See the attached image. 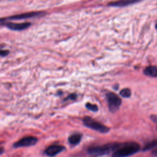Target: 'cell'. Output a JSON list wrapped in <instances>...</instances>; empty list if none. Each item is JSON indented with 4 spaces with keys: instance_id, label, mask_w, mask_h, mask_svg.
I'll return each mask as SVG.
<instances>
[{
    "instance_id": "5b68a950",
    "label": "cell",
    "mask_w": 157,
    "mask_h": 157,
    "mask_svg": "<svg viewBox=\"0 0 157 157\" xmlns=\"http://www.w3.org/2000/svg\"><path fill=\"white\" fill-rule=\"evenodd\" d=\"M45 12L43 11H37V12H27V13H23L18 15H15L13 16L8 17L6 18H1V22H6L8 20H22V19H26V18H34L36 17L43 16L44 15Z\"/></svg>"
},
{
    "instance_id": "d6986e66",
    "label": "cell",
    "mask_w": 157,
    "mask_h": 157,
    "mask_svg": "<svg viewBox=\"0 0 157 157\" xmlns=\"http://www.w3.org/2000/svg\"><path fill=\"white\" fill-rule=\"evenodd\" d=\"M155 28H156V29H157V23H156V26H155Z\"/></svg>"
},
{
    "instance_id": "9c48e42d",
    "label": "cell",
    "mask_w": 157,
    "mask_h": 157,
    "mask_svg": "<svg viewBox=\"0 0 157 157\" xmlns=\"http://www.w3.org/2000/svg\"><path fill=\"white\" fill-rule=\"evenodd\" d=\"M139 1H134V0H123V1H118L110 2L108 4V6H111V7H125L131 4H133L136 3H138Z\"/></svg>"
},
{
    "instance_id": "3957f363",
    "label": "cell",
    "mask_w": 157,
    "mask_h": 157,
    "mask_svg": "<svg viewBox=\"0 0 157 157\" xmlns=\"http://www.w3.org/2000/svg\"><path fill=\"white\" fill-rule=\"evenodd\" d=\"M83 123L86 127L99 132L101 133H108L110 131L109 128L95 120L90 117H85L83 119Z\"/></svg>"
},
{
    "instance_id": "9a60e30c",
    "label": "cell",
    "mask_w": 157,
    "mask_h": 157,
    "mask_svg": "<svg viewBox=\"0 0 157 157\" xmlns=\"http://www.w3.org/2000/svg\"><path fill=\"white\" fill-rule=\"evenodd\" d=\"M9 52L8 51H3V50H1V56H7L9 54Z\"/></svg>"
},
{
    "instance_id": "4fadbf2b",
    "label": "cell",
    "mask_w": 157,
    "mask_h": 157,
    "mask_svg": "<svg viewBox=\"0 0 157 157\" xmlns=\"http://www.w3.org/2000/svg\"><path fill=\"white\" fill-rule=\"evenodd\" d=\"M120 95L122 96L123 98H128L131 96V90L126 88V89H124L122 90L120 92Z\"/></svg>"
},
{
    "instance_id": "e0dca14e",
    "label": "cell",
    "mask_w": 157,
    "mask_h": 157,
    "mask_svg": "<svg viewBox=\"0 0 157 157\" xmlns=\"http://www.w3.org/2000/svg\"><path fill=\"white\" fill-rule=\"evenodd\" d=\"M152 154H153L155 156H156V157H157V149L153 150V151L152 152Z\"/></svg>"
},
{
    "instance_id": "52a82bcc",
    "label": "cell",
    "mask_w": 157,
    "mask_h": 157,
    "mask_svg": "<svg viewBox=\"0 0 157 157\" xmlns=\"http://www.w3.org/2000/svg\"><path fill=\"white\" fill-rule=\"evenodd\" d=\"M2 25H4L8 28L14 31H22L26 30L31 25V22H25L21 23H15L10 22H1Z\"/></svg>"
},
{
    "instance_id": "8fae6325",
    "label": "cell",
    "mask_w": 157,
    "mask_h": 157,
    "mask_svg": "<svg viewBox=\"0 0 157 157\" xmlns=\"http://www.w3.org/2000/svg\"><path fill=\"white\" fill-rule=\"evenodd\" d=\"M82 137V134L80 133H75L69 137L68 142L71 146H77L80 143Z\"/></svg>"
},
{
    "instance_id": "2e32d148",
    "label": "cell",
    "mask_w": 157,
    "mask_h": 157,
    "mask_svg": "<svg viewBox=\"0 0 157 157\" xmlns=\"http://www.w3.org/2000/svg\"><path fill=\"white\" fill-rule=\"evenodd\" d=\"M76 97H77V95H76V94H71V95H70L67 98L68 99L70 98L71 99H75L76 98Z\"/></svg>"
},
{
    "instance_id": "ffe728a7",
    "label": "cell",
    "mask_w": 157,
    "mask_h": 157,
    "mask_svg": "<svg viewBox=\"0 0 157 157\" xmlns=\"http://www.w3.org/2000/svg\"><path fill=\"white\" fill-rule=\"evenodd\" d=\"M156 129H157V127H156Z\"/></svg>"
},
{
    "instance_id": "7a4b0ae2",
    "label": "cell",
    "mask_w": 157,
    "mask_h": 157,
    "mask_svg": "<svg viewBox=\"0 0 157 157\" xmlns=\"http://www.w3.org/2000/svg\"><path fill=\"white\" fill-rule=\"evenodd\" d=\"M140 146L135 142L121 143L120 146L113 152L112 157H128L139 151Z\"/></svg>"
},
{
    "instance_id": "ac0fdd59",
    "label": "cell",
    "mask_w": 157,
    "mask_h": 157,
    "mask_svg": "<svg viewBox=\"0 0 157 157\" xmlns=\"http://www.w3.org/2000/svg\"><path fill=\"white\" fill-rule=\"evenodd\" d=\"M3 152H4V149H3V147H1V154L2 155Z\"/></svg>"
},
{
    "instance_id": "7c38bea8",
    "label": "cell",
    "mask_w": 157,
    "mask_h": 157,
    "mask_svg": "<svg viewBox=\"0 0 157 157\" xmlns=\"http://www.w3.org/2000/svg\"><path fill=\"white\" fill-rule=\"evenodd\" d=\"M156 147H157V140H153L149 142L146 144V146L143 149V151H147V150H151Z\"/></svg>"
},
{
    "instance_id": "30bf717a",
    "label": "cell",
    "mask_w": 157,
    "mask_h": 157,
    "mask_svg": "<svg viewBox=\"0 0 157 157\" xmlns=\"http://www.w3.org/2000/svg\"><path fill=\"white\" fill-rule=\"evenodd\" d=\"M144 74L147 76L157 77V66H149L144 70Z\"/></svg>"
},
{
    "instance_id": "6da1fadb",
    "label": "cell",
    "mask_w": 157,
    "mask_h": 157,
    "mask_svg": "<svg viewBox=\"0 0 157 157\" xmlns=\"http://www.w3.org/2000/svg\"><path fill=\"white\" fill-rule=\"evenodd\" d=\"M120 144L121 143L118 142H110L101 146H92L88 149V153L93 157L108 155L111 152H114Z\"/></svg>"
},
{
    "instance_id": "ba28073f",
    "label": "cell",
    "mask_w": 157,
    "mask_h": 157,
    "mask_svg": "<svg viewBox=\"0 0 157 157\" xmlns=\"http://www.w3.org/2000/svg\"><path fill=\"white\" fill-rule=\"evenodd\" d=\"M66 149V148L60 145H52L49 146L46 150L45 153L49 156H54L57 154L62 152Z\"/></svg>"
},
{
    "instance_id": "8992f818",
    "label": "cell",
    "mask_w": 157,
    "mask_h": 157,
    "mask_svg": "<svg viewBox=\"0 0 157 157\" xmlns=\"http://www.w3.org/2000/svg\"><path fill=\"white\" fill-rule=\"evenodd\" d=\"M38 139L36 137L33 136H27L25 137L22 139L18 141L14 144V147L15 148H20L24 147H30L34 146L37 142Z\"/></svg>"
},
{
    "instance_id": "5bb4252c",
    "label": "cell",
    "mask_w": 157,
    "mask_h": 157,
    "mask_svg": "<svg viewBox=\"0 0 157 157\" xmlns=\"http://www.w3.org/2000/svg\"><path fill=\"white\" fill-rule=\"evenodd\" d=\"M85 106L88 109L91 111L96 112L98 111V107L96 104H91L90 103H87L86 104Z\"/></svg>"
},
{
    "instance_id": "277c9868",
    "label": "cell",
    "mask_w": 157,
    "mask_h": 157,
    "mask_svg": "<svg viewBox=\"0 0 157 157\" xmlns=\"http://www.w3.org/2000/svg\"><path fill=\"white\" fill-rule=\"evenodd\" d=\"M106 98L109 111L112 113L117 112L122 104V99L120 97L114 93L109 92L106 93Z\"/></svg>"
}]
</instances>
